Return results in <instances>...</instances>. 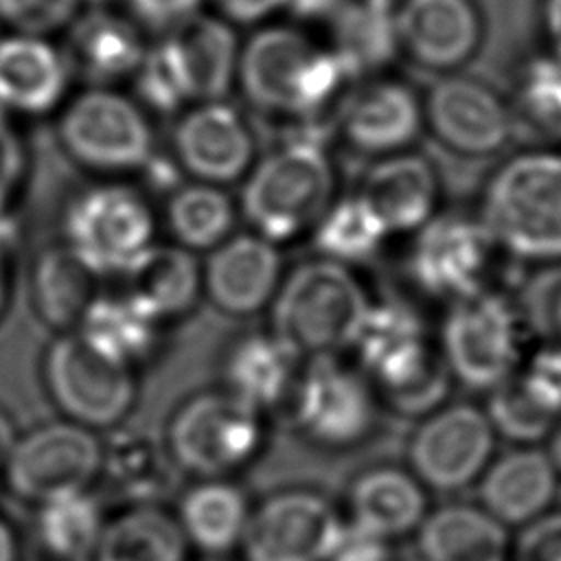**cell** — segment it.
Masks as SVG:
<instances>
[{
	"instance_id": "obj_40",
	"label": "cell",
	"mask_w": 561,
	"mask_h": 561,
	"mask_svg": "<svg viewBox=\"0 0 561 561\" xmlns=\"http://www.w3.org/2000/svg\"><path fill=\"white\" fill-rule=\"evenodd\" d=\"M519 114L539 131L561 134V57L550 53L533 57L517 77Z\"/></svg>"
},
{
	"instance_id": "obj_12",
	"label": "cell",
	"mask_w": 561,
	"mask_h": 561,
	"mask_svg": "<svg viewBox=\"0 0 561 561\" xmlns=\"http://www.w3.org/2000/svg\"><path fill=\"white\" fill-rule=\"evenodd\" d=\"M495 443L484 408L443 403L423 416L410 438V471L425 489L456 493L480 480L495 456Z\"/></svg>"
},
{
	"instance_id": "obj_27",
	"label": "cell",
	"mask_w": 561,
	"mask_h": 561,
	"mask_svg": "<svg viewBox=\"0 0 561 561\" xmlns=\"http://www.w3.org/2000/svg\"><path fill=\"white\" fill-rule=\"evenodd\" d=\"M351 519L373 533L394 539L419 530L427 517V491L421 480L399 467L364 471L351 486Z\"/></svg>"
},
{
	"instance_id": "obj_52",
	"label": "cell",
	"mask_w": 561,
	"mask_h": 561,
	"mask_svg": "<svg viewBox=\"0 0 561 561\" xmlns=\"http://www.w3.org/2000/svg\"><path fill=\"white\" fill-rule=\"evenodd\" d=\"M550 322L552 329L557 333V340H561V280L557 283L554 291H552V300H550Z\"/></svg>"
},
{
	"instance_id": "obj_16",
	"label": "cell",
	"mask_w": 561,
	"mask_h": 561,
	"mask_svg": "<svg viewBox=\"0 0 561 561\" xmlns=\"http://www.w3.org/2000/svg\"><path fill=\"white\" fill-rule=\"evenodd\" d=\"M421 101L425 125L449 151L469 158L493 156L513 138V107L478 79L443 75Z\"/></svg>"
},
{
	"instance_id": "obj_49",
	"label": "cell",
	"mask_w": 561,
	"mask_h": 561,
	"mask_svg": "<svg viewBox=\"0 0 561 561\" xmlns=\"http://www.w3.org/2000/svg\"><path fill=\"white\" fill-rule=\"evenodd\" d=\"M543 31L550 42V53L561 57V0H543Z\"/></svg>"
},
{
	"instance_id": "obj_15",
	"label": "cell",
	"mask_w": 561,
	"mask_h": 561,
	"mask_svg": "<svg viewBox=\"0 0 561 561\" xmlns=\"http://www.w3.org/2000/svg\"><path fill=\"white\" fill-rule=\"evenodd\" d=\"M495 252L478 215L436 213L414 232L410 274L419 289L451 302L486 287Z\"/></svg>"
},
{
	"instance_id": "obj_48",
	"label": "cell",
	"mask_w": 561,
	"mask_h": 561,
	"mask_svg": "<svg viewBox=\"0 0 561 561\" xmlns=\"http://www.w3.org/2000/svg\"><path fill=\"white\" fill-rule=\"evenodd\" d=\"M346 0H287V11L302 22L331 20Z\"/></svg>"
},
{
	"instance_id": "obj_36",
	"label": "cell",
	"mask_w": 561,
	"mask_h": 561,
	"mask_svg": "<svg viewBox=\"0 0 561 561\" xmlns=\"http://www.w3.org/2000/svg\"><path fill=\"white\" fill-rule=\"evenodd\" d=\"M234 215L232 199L217 184L197 180L180 186L167 206V224L175 243L191 252L224 243L230 237Z\"/></svg>"
},
{
	"instance_id": "obj_34",
	"label": "cell",
	"mask_w": 561,
	"mask_h": 561,
	"mask_svg": "<svg viewBox=\"0 0 561 561\" xmlns=\"http://www.w3.org/2000/svg\"><path fill=\"white\" fill-rule=\"evenodd\" d=\"M94 278L64 243L46 248L33 265V300L37 313L55 329H77L96 296Z\"/></svg>"
},
{
	"instance_id": "obj_51",
	"label": "cell",
	"mask_w": 561,
	"mask_h": 561,
	"mask_svg": "<svg viewBox=\"0 0 561 561\" xmlns=\"http://www.w3.org/2000/svg\"><path fill=\"white\" fill-rule=\"evenodd\" d=\"M0 561H18L15 533L2 517H0Z\"/></svg>"
},
{
	"instance_id": "obj_50",
	"label": "cell",
	"mask_w": 561,
	"mask_h": 561,
	"mask_svg": "<svg viewBox=\"0 0 561 561\" xmlns=\"http://www.w3.org/2000/svg\"><path fill=\"white\" fill-rule=\"evenodd\" d=\"M15 440H18V436H15L13 423H11V419L0 408V467H4V462H7Z\"/></svg>"
},
{
	"instance_id": "obj_47",
	"label": "cell",
	"mask_w": 561,
	"mask_h": 561,
	"mask_svg": "<svg viewBox=\"0 0 561 561\" xmlns=\"http://www.w3.org/2000/svg\"><path fill=\"white\" fill-rule=\"evenodd\" d=\"M217 15L230 24H263L287 9V0H210Z\"/></svg>"
},
{
	"instance_id": "obj_28",
	"label": "cell",
	"mask_w": 561,
	"mask_h": 561,
	"mask_svg": "<svg viewBox=\"0 0 561 561\" xmlns=\"http://www.w3.org/2000/svg\"><path fill=\"white\" fill-rule=\"evenodd\" d=\"M123 278L125 291L160 322L191 311L204 289L195 254L178 243H156Z\"/></svg>"
},
{
	"instance_id": "obj_31",
	"label": "cell",
	"mask_w": 561,
	"mask_h": 561,
	"mask_svg": "<svg viewBox=\"0 0 561 561\" xmlns=\"http://www.w3.org/2000/svg\"><path fill=\"white\" fill-rule=\"evenodd\" d=\"M250 504L245 493L226 478H206L180 500L178 524L193 546L217 554L241 546Z\"/></svg>"
},
{
	"instance_id": "obj_14",
	"label": "cell",
	"mask_w": 561,
	"mask_h": 561,
	"mask_svg": "<svg viewBox=\"0 0 561 561\" xmlns=\"http://www.w3.org/2000/svg\"><path fill=\"white\" fill-rule=\"evenodd\" d=\"M291 401L298 427L324 447L357 445L375 427L377 403L368 377L337 355L309 359Z\"/></svg>"
},
{
	"instance_id": "obj_44",
	"label": "cell",
	"mask_w": 561,
	"mask_h": 561,
	"mask_svg": "<svg viewBox=\"0 0 561 561\" xmlns=\"http://www.w3.org/2000/svg\"><path fill=\"white\" fill-rule=\"evenodd\" d=\"M327 561H390V539L373 533L355 519H342Z\"/></svg>"
},
{
	"instance_id": "obj_23",
	"label": "cell",
	"mask_w": 561,
	"mask_h": 561,
	"mask_svg": "<svg viewBox=\"0 0 561 561\" xmlns=\"http://www.w3.org/2000/svg\"><path fill=\"white\" fill-rule=\"evenodd\" d=\"M357 195L373 208L388 234H414L438 213L440 180L425 156L401 151L370 167Z\"/></svg>"
},
{
	"instance_id": "obj_10",
	"label": "cell",
	"mask_w": 561,
	"mask_h": 561,
	"mask_svg": "<svg viewBox=\"0 0 561 561\" xmlns=\"http://www.w3.org/2000/svg\"><path fill=\"white\" fill-rule=\"evenodd\" d=\"M261 445V412L230 390H208L186 399L167 432L171 460L202 480L226 478L245 467Z\"/></svg>"
},
{
	"instance_id": "obj_2",
	"label": "cell",
	"mask_w": 561,
	"mask_h": 561,
	"mask_svg": "<svg viewBox=\"0 0 561 561\" xmlns=\"http://www.w3.org/2000/svg\"><path fill=\"white\" fill-rule=\"evenodd\" d=\"M478 219L515 261L561 263V147L508 156L482 186Z\"/></svg>"
},
{
	"instance_id": "obj_9",
	"label": "cell",
	"mask_w": 561,
	"mask_h": 561,
	"mask_svg": "<svg viewBox=\"0 0 561 561\" xmlns=\"http://www.w3.org/2000/svg\"><path fill=\"white\" fill-rule=\"evenodd\" d=\"M57 134L66 153L92 171L125 173L153 162L145 107L110 85H90L72 96L59 114Z\"/></svg>"
},
{
	"instance_id": "obj_29",
	"label": "cell",
	"mask_w": 561,
	"mask_h": 561,
	"mask_svg": "<svg viewBox=\"0 0 561 561\" xmlns=\"http://www.w3.org/2000/svg\"><path fill=\"white\" fill-rule=\"evenodd\" d=\"M399 0H346L329 20L333 53L348 77L377 75L397 55L394 9Z\"/></svg>"
},
{
	"instance_id": "obj_35",
	"label": "cell",
	"mask_w": 561,
	"mask_h": 561,
	"mask_svg": "<svg viewBox=\"0 0 561 561\" xmlns=\"http://www.w3.org/2000/svg\"><path fill=\"white\" fill-rule=\"evenodd\" d=\"M169 451L138 432H118L103 447L101 473L123 497L138 504H153L171 484ZM99 473V476H101Z\"/></svg>"
},
{
	"instance_id": "obj_21",
	"label": "cell",
	"mask_w": 561,
	"mask_h": 561,
	"mask_svg": "<svg viewBox=\"0 0 561 561\" xmlns=\"http://www.w3.org/2000/svg\"><path fill=\"white\" fill-rule=\"evenodd\" d=\"M283 259L261 234H234L210 250L202 270L204 291L230 316H250L272 305L280 287Z\"/></svg>"
},
{
	"instance_id": "obj_32",
	"label": "cell",
	"mask_w": 561,
	"mask_h": 561,
	"mask_svg": "<svg viewBox=\"0 0 561 561\" xmlns=\"http://www.w3.org/2000/svg\"><path fill=\"white\" fill-rule=\"evenodd\" d=\"M296 362L298 355L272 331L245 335L228 353L226 390L263 412L294 390Z\"/></svg>"
},
{
	"instance_id": "obj_25",
	"label": "cell",
	"mask_w": 561,
	"mask_h": 561,
	"mask_svg": "<svg viewBox=\"0 0 561 561\" xmlns=\"http://www.w3.org/2000/svg\"><path fill=\"white\" fill-rule=\"evenodd\" d=\"M70 68L55 44L39 35L15 33L0 39V107L18 114H46L59 107Z\"/></svg>"
},
{
	"instance_id": "obj_38",
	"label": "cell",
	"mask_w": 561,
	"mask_h": 561,
	"mask_svg": "<svg viewBox=\"0 0 561 561\" xmlns=\"http://www.w3.org/2000/svg\"><path fill=\"white\" fill-rule=\"evenodd\" d=\"M311 234L320 259L342 265L370 259L390 237L386 226L359 195L333 202Z\"/></svg>"
},
{
	"instance_id": "obj_26",
	"label": "cell",
	"mask_w": 561,
	"mask_h": 561,
	"mask_svg": "<svg viewBox=\"0 0 561 561\" xmlns=\"http://www.w3.org/2000/svg\"><path fill=\"white\" fill-rule=\"evenodd\" d=\"M425 561H508V528L480 504L449 502L427 513L416 530Z\"/></svg>"
},
{
	"instance_id": "obj_8",
	"label": "cell",
	"mask_w": 561,
	"mask_h": 561,
	"mask_svg": "<svg viewBox=\"0 0 561 561\" xmlns=\"http://www.w3.org/2000/svg\"><path fill=\"white\" fill-rule=\"evenodd\" d=\"M147 199L125 184L81 191L64 215V245L94 276H125L156 243Z\"/></svg>"
},
{
	"instance_id": "obj_17",
	"label": "cell",
	"mask_w": 561,
	"mask_h": 561,
	"mask_svg": "<svg viewBox=\"0 0 561 561\" xmlns=\"http://www.w3.org/2000/svg\"><path fill=\"white\" fill-rule=\"evenodd\" d=\"M342 517L313 491H283L263 500L248 519L245 561H327Z\"/></svg>"
},
{
	"instance_id": "obj_24",
	"label": "cell",
	"mask_w": 561,
	"mask_h": 561,
	"mask_svg": "<svg viewBox=\"0 0 561 561\" xmlns=\"http://www.w3.org/2000/svg\"><path fill=\"white\" fill-rule=\"evenodd\" d=\"M147 46L142 28L127 13L92 9L81 11L68 26L64 57L70 72L90 85H112L136 75Z\"/></svg>"
},
{
	"instance_id": "obj_22",
	"label": "cell",
	"mask_w": 561,
	"mask_h": 561,
	"mask_svg": "<svg viewBox=\"0 0 561 561\" xmlns=\"http://www.w3.org/2000/svg\"><path fill=\"white\" fill-rule=\"evenodd\" d=\"M559 471L539 445H513L493 456L478 480L480 506L508 526H526L552 508Z\"/></svg>"
},
{
	"instance_id": "obj_53",
	"label": "cell",
	"mask_w": 561,
	"mask_h": 561,
	"mask_svg": "<svg viewBox=\"0 0 561 561\" xmlns=\"http://www.w3.org/2000/svg\"><path fill=\"white\" fill-rule=\"evenodd\" d=\"M548 454H550V458H552V462H554V467L561 476V419H559L554 432L548 438Z\"/></svg>"
},
{
	"instance_id": "obj_41",
	"label": "cell",
	"mask_w": 561,
	"mask_h": 561,
	"mask_svg": "<svg viewBox=\"0 0 561 561\" xmlns=\"http://www.w3.org/2000/svg\"><path fill=\"white\" fill-rule=\"evenodd\" d=\"M81 13V0H0V20L15 33L39 35L68 28Z\"/></svg>"
},
{
	"instance_id": "obj_4",
	"label": "cell",
	"mask_w": 561,
	"mask_h": 561,
	"mask_svg": "<svg viewBox=\"0 0 561 561\" xmlns=\"http://www.w3.org/2000/svg\"><path fill=\"white\" fill-rule=\"evenodd\" d=\"M353 351L362 373L397 412L427 416L445 403L451 375L432 346L423 318L408 302H370Z\"/></svg>"
},
{
	"instance_id": "obj_1",
	"label": "cell",
	"mask_w": 561,
	"mask_h": 561,
	"mask_svg": "<svg viewBox=\"0 0 561 561\" xmlns=\"http://www.w3.org/2000/svg\"><path fill=\"white\" fill-rule=\"evenodd\" d=\"M346 79L331 46L291 24H261L241 44L234 85L259 112L307 121L340 94Z\"/></svg>"
},
{
	"instance_id": "obj_11",
	"label": "cell",
	"mask_w": 561,
	"mask_h": 561,
	"mask_svg": "<svg viewBox=\"0 0 561 561\" xmlns=\"http://www.w3.org/2000/svg\"><path fill=\"white\" fill-rule=\"evenodd\" d=\"M44 383L50 399L83 427H114L134 405V368L99 353L77 331H66L46 351Z\"/></svg>"
},
{
	"instance_id": "obj_39",
	"label": "cell",
	"mask_w": 561,
	"mask_h": 561,
	"mask_svg": "<svg viewBox=\"0 0 561 561\" xmlns=\"http://www.w3.org/2000/svg\"><path fill=\"white\" fill-rule=\"evenodd\" d=\"M484 412L497 438L511 445L548 443L559 416L546 410L515 377L486 392Z\"/></svg>"
},
{
	"instance_id": "obj_19",
	"label": "cell",
	"mask_w": 561,
	"mask_h": 561,
	"mask_svg": "<svg viewBox=\"0 0 561 561\" xmlns=\"http://www.w3.org/2000/svg\"><path fill=\"white\" fill-rule=\"evenodd\" d=\"M254 147L248 121L224 99L186 107L173 129L178 164L197 182L217 186L248 175Z\"/></svg>"
},
{
	"instance_id": "obj_46",
	"label": "cell",
	"mask_w": 561,
	"mask_h": 561,
	"mask_svg": "<svg viewBox=\"0 0 561 561\" xmlns=\"http://www.w3.org/2000/svg\"><path fill=\"white\" fill-rule=\"evenodd\" d=\"M125 13L149 31H169L199 11L204 0H123Z\"/></svg>"
},
{
	"instance_id": "obj_7",
	"label": "cell",
	"mask_w": 561,
	"mask_h": 561,
	"mask_svg": "<svg viewBox=\"0 0 561 561\" xmlns=\"http://www.w3.org/2000/svg\"><path fill=\"white\" fill-rule=\"evenodd\" d=\"M438 353L454 381L491 392L515 377L526 359L517 305L491 287L451 300L440 322Z\"/></svg>"
},
{
	"instance_id": "obj_20",
	"label": "cell",
	"mask_w": 561,
	"mask_h": 561,
	"mask_svg": "<svg viewBox=\"0 0 561 561\" xmlns=\"http://www.w3.org/2000/svg\"><path fill=\"white\" fill-rule=\"evenodd\" d=\"M425 125L423 101L399 79L377 77L355 90L340 116L346 142L373 156L405 151Z\"/></svg>"
},
{
	"instance_id": "obj_30",
	"label": "cell",
	"mask_w": 561,
	"mask_h": 561,
	"mask_svg": "<svg viewBox=\"0 0 561 561\" xmlns=\"http://www.w3.org/2000/svg\"><path fill=\"white\" fill-rule=\"evenodd\" d=\"M75 331L99 353L134 368L156 348L160 320L123 289L96 294Z\"/></svg>"
},
{
	"instance_id": "obj_3",
	"label": "cell",
	"mask_w": 561,
	"mask_h": 561,
	"mask_svg": "<svg viewBox=\"0 0 561 561\" xmlns=\"http://www.w3.org/2000/svg\"><path fill=\"white\" fill-rule=\"evenodd\" d=\"M239 50L241 42L230 22L197 11L147 46L134 75L140 105L178 112L224 99L237 81Z\"/></svg>"
},
{
	"instance_id": "obj_13",
	"label": "cell",
	"mask_w": 561,
	"mask_h": 561,
	"mask_svg": "<svg viewBox=\"0 0 561 561\" xmlns=\"http://www.w3.org/2000/svg\"><path fill=\"white\" fill-rule=\"evenodd\" d=\"M103 445L90 427L48 423L20 436L4 462L9 486L24 500L46 502L88 491L101 473Z\"/></svg>"
},
{
	"instance_id": "obj_5",
	"label": "cell",
	"mask_w": 561,
	"mask_h": 561,
	"mask_svg": "<svg viewBox=\"0 0 561 561\" xmlns=\"http://www.w3.org/2000/svg\"><path fill=\"white\" fill-rule=\"evenodd\" d=\"M333 162L316 134H294L245 175L239 208L272 243L313 230L333 204Z\"/></svg>"
},
{
	"instance_id": "obj_37",
	"label": "cell",
	"mask_w": 561,
	"mask_h": 561,
	"mask_svg": "<svg viewBox=\"0 0 561 561\" xmlns=\"http://www.w3.org/2000/svg\"><path fill=\"white\" fill-rule=\"evenodd\" d=\"M103 528L101 504L88 491L59 495L39 504V543L59 561H88Z\"/></svg>"
},
{
	"instance_id": "obj_45",
	"label": "cell",
	"mask_w": 561,
	"mask_h": 561,
	"mask_svg": "<svg viewBox=\"0 0 561 561\" xmlns=\"http://www.w3.org/2000/svg\"><path fill=\"white\" fill-rule=\"evenodd\" d=\"M26 173V149L9 123L7 112L0 107V215L9 206L18 186L22 184Z\"/></svg>"
},
{
	"instance_id": "obj_33",
	"label": "cell",
	"mask_w": 561,
	"mask_h": 561,
	"mask_svg": "<svg viewBox=\"0 0 561 561\" xmlns=\"http://www.w3.org/2000/svg\"><path fill=\"white\" fill-rule=\"evenodd\" d=\"M188 541L175 517L138 504L105 522L90 561H186Z\"/></svg>"
},
{
	"instance_id": "obj_54",
	"label": "cell",
	"mask_w": 561,
	"mask_h": 561,
	"mask_svg": "<svg viewBox=\"0 0 561 561\" xmlns=\"http://www.w3.org/2000/svg\"><path fill=\"white\" fill-rule=\"evenodd\" d=\"M7 294H9V272H7L4 243H2V239H0V313H2L4 302H7Z\"/></svg>"
},
{
	"instance_id": "obj_18",
	"label": "cell",
	"mask_w": 561,
	"mask_h": 561,
	"mask_svg": "<svg viewBox=\"0 0 561 561\" xmlns=\"http://www.w3.org/2000/svg\"><path fill=\"white\" fill-rule=\"evenodd\" d=\"M394 26L399 55L440 75L469 64L484 42V18L476 0H399Z\"/></svg>"
},
{
	"instance_id": "obj_6",
	"label": "cell",
	"mask_w": 561,
	"mask_h": 561,
	"mask_svg": "<svg viewBox=\"0 0 561 561\" xmlns=\"http://www.w3.org/2000/svg\"><path fill=\"white\" fill-rule=\"evenodd\" d=\"M370 302L348 265L313 259L280 280L272 333L298 357H331L353 348Z\"/></svg>"
},
{
	"instance_id": "obj_43",
	"label": "cell",
	"mask_w": 561,
	"mask_h": 561,
	"mask_svg": "<svg viewBox=\"0 0 561 561\" xmlns=\"http://www.w3.org/2000/svg\"><path fill=\"white\" fill-rule=\"evenodd\" d=\"M508 561H561V508L522 526Z\"/></svg>"
},
{
	"instance_id": "obj_42",
	"label": "cell",
	"mask_w": 561,
	"mask_h": 561,
	"mask_svg": "<svg viewBox=\"0 0 561 561\" xmlns=\"http://www.w3.org/2000/svg\"><path fill=\"white\" fill-rule=\"evenodd\" d=\"M517 379L552 414L561 419V340L526 355Z\"/></svg>"
}]
</instances>
